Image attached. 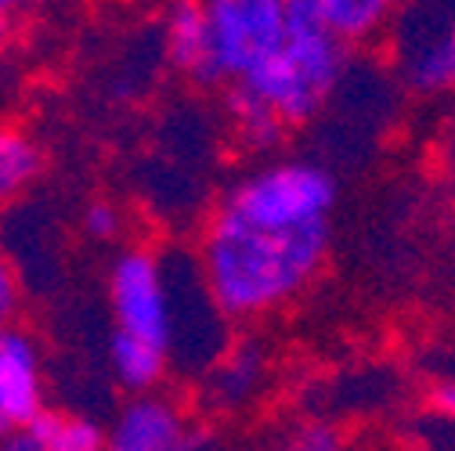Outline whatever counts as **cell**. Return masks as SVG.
<instances>
[{"mask_svg":"<svg viewBox=\"0 0 455 451\" xmlns=\"http://www.w3.org/2000/svg\"><path fill=\"white\" fill-rule=\"evenodd\" d=\"M210 437L192 430L181 405L163 393H134L105 433V451H203Z\"/></svg>","mask_w":455,"mask_h":451,"instance_id":"8992f818","label":"cell"},{"mask_svg":"<svg viewBox=\"0 0 455 451\" xmlns=\"http://www.w3.org/2000/svg\"><path fill=\"white\" fill-rule=\"evenodd\" d=\"M304 4L344 47L376 40L397 12V0H304Z\"/></svg>","mask_w":455,"mask_h":451,"instance_id":"30bf717a","label":"cell"},{"mask_svg":"<svg viewBox=\"0 0 455 451\" xmlns=\"http://www.w3.org/2000/svg\"><path fill=\"white\" fill-rule=\"evenodd\" d=\"M84 232H87L91 239H98V242L120 239V232H124V213L112 206V202L98 199V202H91V206L84 210Z\"/></svg>","mask_w":455,"mask_h":451,"instance_id":"e0dca14e","label":"cell"},{"mask_svg":"<svg viewBox=\"0 0 455 451\" xmlns=\"http://www.w3.org/2000/svg\"><path fill=\"white\" fill-rule=\"evenodd\" d=\"M228 120H232L239 141H243L246 148H253V152H271V148H278L282 134H286V127H282L260 101H253V98H250L246 91H239V87H228Z\"/></svg>","mask_w":455,"mask_h":451,"instance_id":"5bb4252c","label":"cell"},{"mask_svg":"<svg viewBox=\"0 0 455 451\" xmlns=\"http://www.w3.org/2000/svg\"><path fill=\"white\" fill-rule=\"evenodd\" d=\"M332 206L336 178L325 166L278 159L235 181L217 210L250 224H264V228H307V224H329Z\"/></svg>","mask_w":455,"mask_h":451,"instance_id":"3957f363","label":"cell"},{"mask_svg":"<svg viewBox=\"0 0 455 451\" xmlns=\"http://www.w3.org/2000/svg\"><path fill=\"white\" fill-rule=\"evenodd\" d=\"M325 257L329 224L264 228L224 210H213L199 242L206 297L235 321H253L293 304L318 278Z\"/></svg>","mask_w":455,"mask_h":451,"instance_id":"6da1fadb","label":"cell"},{"mask_svg":"<svg viewBox=\"0 0 455 451\" xmlns=\"http://www.w3.org/2000/svg\"><path fill=\"white\" fill-rule=\"evenodd\" d=\"M47 451H105V430L73 412H44L40 415Z\"/></svg>","mask_w":455,"mask_h":451,"instance_id":"9a60e30c","label":"cell"},{"mask_svg":"<svg viewBox=\"0 0 455 451\" xmlns=\"http://www.w3.org/2000/svg\"><path fill=\"white\" fill-rule=\"evenodd\" d=\"M282 451H344V437L329 423H304L286 437Z\"/></svg>","mask_w":455,"mask_h":451,"instance_id":"2e32d148","label":"cell"},{"mask_svg":"<svg viewBox=\"0 0 455 451\" xmlns=\"http://www.w3.org/2000/svg\"><path fill=\"white\" fill-rule=\"evenodd\" d=\"M163 44H166V59L181 76L217 87L213 80V47H210V22L203 0H174L166 12L163 26Z\"/></svg>","mask_w":455,"mask_h":451,"instance_id":"ba28073f","label":"cell"},{"mask_svg":"<svg viewBox=\"0 0 455 451\" xmlns=\"http://www.w3.org/2000/svg\"><path fill=\"white\" fill-rule=\"evenodd\" d=\"M44 415V368L36 340L8 325L0 328V433L33 426Z\"/></svg>","mask_w":455,"mask_h":451,"instance_id":"52a82bcc","label":"cell"},{"mask_svg":"<svg viewBox=\"0 0 455 451\" xmlns=\"http://www.w3.org/2000/svg\"><path fill=\"white\" fill-rule=\"evenodd\" d=\"M4 4H8V8H12V12H15V8H19V4H33V0H4Z\"/></svg>","mask_w":455,"mask_h":451,"instance_id":"7402d4cb","label":"cell"},{"mask_svg":"<svg viewBox=\"0 0 455 451\" xmlns=\"http://www.w3.org/2000/svg\"><path fill=\"white\" fill-rule=\"evenodd\" d=\"M0 451H47L40 419L33 426H22V430H4L0 433Z\"/></svg>","mask_w":455,"mask_h":451,"instance_id":"d6986e66","label":"cell"},{"mask_svg":"<svg viewBox=\"0 0 455 451\" xmlns=\"http://www.w3.org/2000/svg\"><path fill=\"white\" fill-rule=\"evenodd\" d=\"M264 365H267V358H264L260 344H253V340L235 344L232 351H228L213 365V372L206 379V405L213 412H235V408H243L257 393L260 379H264Z\"/></svg>","mask_w":455,"mask_h":451,"instance_id":"9c48e42d","label":"cell"},{"mask_svg":"<svg viewBox=\"0 0 455 451\" xmlns=\"http://www.w3.org/2000/svg\"><path fill=\"white\" fill-rule=\"evenodd\" d=\"M427 401H430V408H434L437 415L455 419V376H441V379H434L430 390H427Z\"/></svg>","mask_w":455,"mask_h":451,"instance_id":"ffe728a7","label":"cell"},{"mask_svg":"<svg viewBox=\"0 0 455 451\" xmlns=\"http://www.w3.org/2000/svg\"><path fill=\"white\" fill-rule=\"evenodd\" d=\"M19 304H22L19 274H15V267L4 257H0V328L12 325V318L19 314Z\"/></svg>","mask_w":455,"mask_h":451,"instance_id":"ac0fdd59","label":"cell"},{"mask_svg":"<svg viewBox=\"0 0 455 451\" xmlns=\"http://www.w3.org/2000/svg\"><path fill=\"white\" fill-rule=\"evenodd\" d=\"M12 36V8L0 0V44H4Z\"/></svg>","mask_w":455,"mask_h":451,"instance_id":"44dd1931","label":"cell"},{"mask_svg":"<svg viewBox=\"0 0 455 451\" xmlns=\"http://www.w3.org/2000/svg\"><path fill=\"white\" fill-rule=\"evenodd\" d=\"M286 4H304V0H286Z\"/></svg>","mask_w":455,"mask_h":451,"instance_id":"603a6c76","label":"cell"},{"mask_svg":"<svg viewBox=\"0 0 455 451\" xmlns=\"http://www.w3.org/2000/svg\"><path fill=\"white\" fill-rule=\"evenodd\" d=\"M44 170L36 141L15 127H0V202L22 195Z\"/></svg>","mask_w":455,"mask_h":451,"instance_id":"4fadbf2b","label":"cell"},{"mask_svg":"<svg viewBox=\"0 0 455 451\" xmlns=\"http://www.w3.org/2000/svg\"><path fill=\"white\" fill-rule=\"evenodd\" d=\"M347 51L307 4H293L290 29L282 44L239 83L253 101H260L282 127L311 123L336 94L339 80L347 73Z\"/></svg>","mask_w":455,"mask_h":451,"instance_id":"7a4b0ae2","label":"cell"},{"mask_svg":"<svg viewBox=\"0 0 455 451\" xmlns=\"http://www.w3.org/2000/svg\"><path fill=\"white\" fill-rule=\"evenodd\" d=\"M213 47V80L239 83L282 44L293 4L286 0H203Z\"/></svg>","mask_w":455,"mask_h":451,"instance_id":"5b68a950","label":"cell"},{"mask_svg":"<svg viewBox=\"0 0 455 451\" xmlns=\"http://www.w3.org/2000/svg\"><path fill=\"white\" fill-rule=\"evenodd\" d=\"M405 76L419 91H448L455 87V12L441 33L416 44L405 59Z\"/></svg>","mask_w":455,"mask_h":451,"instance_id":"7c38bea8","label":"cell"},{"mask_svg":"<svg viewBox=\"0 0 455 451\" xmlns=\"http://www.w3.org/2000/svg\"><path fill=\"white\" fill-rule=\"evenodd\" d=\"M108 311L116 332L145 340L159 351H174L178 318L174 289H170L166 264L152 249H124L108 267Z\"/></svg>","mask_w":455,"mask_h":451,"instance_id":"277c9868","label":"cell"},{"mask_svg":"<svg viewBox=\"0 0 455 451\" xmlns=\"http://www.w3.org/2000/svg\"><path fill=\"white\" fill-rule=\"evenodd\" d=\"M108 365H112V376L120 379L124 390L131 393H152L166 368H170V354L145 344V340H134L127 332H116L112 328L108 336Z\"/></svg>","mask_w":455,"mask_h":451,"instance_id":"8fae6325","label":"cell"}]
</instances>
